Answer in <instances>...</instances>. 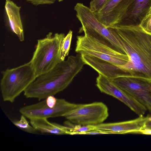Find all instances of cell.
Instances as JSON below:
<instances>
[{
    "instance_id": "7a4b0ae2",
    "label": "cell",
    "mask_w": 151,
    "mask_h": 151,
    "mask_svg": "<svg viewBox=\"0 0 151 151\" xmlns=\"http://www.w3.org/2000/svg\"><path fill=\"white\" fill-rule=\"evenodd\" d=\"M84 65L81 54L68 56L50 70L37 77L24 92V96L39 101L54 96L69 85Z\"/></svg>"
},
{
    "instance_id": "d4e9b609",
    "label": "cell",
    "mask_w": 151,
    "mask_h": 151,
    "mask_svg": "<svg viewBox=\"0 0 151 151\" xmlns=\"http://www.w3.org/2000/svg\"><path fill=\"white\" fill-rule=\"evenodd\" d=\"M58 0L59 1H63V0Z\"/></svg>"
},
{
    "instance_id": "30bf717a",
    "label": "cell",
    "mask_w": 151,
    "mask_h": 151,
    "mask_svg": "<svg viewBox=\"0 0 151 151\" xmlns=\"http://www.w3.org/2000/svg\"><path fill=\"white\" fill-rule=\"evenodd\" d=\"M96 85L101 92L118 99L139 116H143L147 110L145 107L121 89L111 79L99 74L96 79Z\"/></svg>"
},
{
    "instance_id": "3957f363",
    "label": "cell",
    "mask_w": 151,
    "mask_h": 151,
    "mask_svg": "<svg viewBox=\"0 0 151 151\" xmlns=\"http://www.w3.org/2000/svg\"><path fill=\"white\" fill-rule=\"evenodd\" d=\"M74 9L76 12V17L82 25L80 32H83L84 35L125 54L113 28L106 27L97 19L90 8L83 3H77Z\"/></svg>"
},
{
    "instance_id": "d6986e66",
    "label": "cell",
    "mask_w": 151,
    "mask_h": 151,
    "mask_svg": "<svg viewBox=\"0 0 151 151\" xmlns=\"http://www.w3.org/2000/svg\"><path fill=\"white\" fill-rule=\"evenodd\" d=\"M69 126L72 128L71 135L84 134L86 132L95 129L93 126L76 125L73 126L71 123Z\"/></svg>"
},
{
    "instance_id": "8992f818",
    "label": "cell",
    "mask_w": 151,
    "mask_h": 151,
    "mask_svg": "<svg viewBox=\"0 0 151 151\" xmlns=\"http://www.w3.org/2000/svg\"><path fill=\"white\" fill-rule=\"evenodd\" d=\"M75 51L82 55L93 56L121 66L129 61L126 54L120 52L97 40L87 36L77 37Z\"/></svg>"
},
{
    "instance_id": "ac0fdd59",
    "label": "cell",
    "mask_w": 151,
    "mask_h": 151,
    "mask_svg": "<svg viewBox=\"0 0 151 151\" xmlns=\"http://www.w3.org/2000/svg\"><path fill=\"white\" fill-rule=\"evenodd\" d=\"M73 35V31L70 30L63 38L60 47V57L62 61L65 60V57L69 53Z\"/></svg>"
},
{
    "instance_id": "52a82bcc",
    "label": "cell",
    "mask_w": 151,
    "mask_h": 151,
    "mask_svg": "<svg viewBox=\"0 0 151 151\" xmlns=\"http://www.w3.org/2000/svg\"><path fill=\"white\" fill-rule=\"evenodd\" d=\"M109 115L107 106L101 102L79 104L64 117L71 123L81 125L96 126L102 123Z\"/></svg>"
},
{
    "instance_id": "ba28073f",
    "label": "cell",
    "mask_w": 151,
    "mask_h": 151,
    "mask_svg": "<svg viewBox=\"0 0 151 151\" xmlns=\"http://www.w3.org/2000/svg\"><path fill=\"white\" fill-rule=\"evenodd\" d=\"M69 102L63 99H57L54 107L48 106L45 99L39 102L26 106L19 110L22 115L29 119L35 118H53L65 117L79 106Z\"/></svg>"
},
{
    "instance_id": "5b68a950",
    "label": "cell",
    "mask_w": 151,
    "mask_h": 151,
    "mask_svg": "<svg viewBox=\"0 0 151 151\" xmlns=\"http://www.w3.org/2000/svg\"><path fill=\"white\" fill-rule=\"evenodd\" d=\"M0 88L4 101L12 103L36 79L30 62L1 72Z\"/></svg>"
},
{
    "instance_id": "7402d4cb",
    "label": "cell",
    "mask_w": 151,
    "mask_h": 151,
    "mask_svg": "<svg viewBox=\"0 0 151 151\" xmlns=\"http://www.w3.org/2000/svg\"><path fill=\"white\" fill-rule=\"evenodd\" d=\"M35 5L40 4H50L54 3L57 0H26Z\"/></svg>"
},
{
    "instance_id": "9c48e42d",
    "label": "cell",
    "mask_w": 151,
    "mask_h": 151,
    "mask_svg": "<svg viewBox=\"0 0 151 151\" xmlns=\"http://www.w3.org/2000/svg\"><path fill=\"white\" fill-rule=\"evenodd\" d=\"M112 81L151 112V80L132 76H123Z\"/></svg>"
},
{
    "instance_id": "277c9868",
    "label": "cell",
    "mask_w": 151,
    "mask_h": 151,
    "mask_svg": "<svg viewBox=\"0 0 151 151\" xmlns=\"http://www.w3.org/2000/svg\"><path fill=\"white\" fill-rule=\"evenodd\" d=\"M65 37L64 33L50 32L46 37L37 40L35 50L29 61L37 76L51 70L62 61L60 47Z\"/></svg>"
},
{
    "instance_id": "2e32d148",
    "label": "cell",
    "mask_w": 151,
    "mask_h": 151,
    "mask_svg": "<svg viewBox=\"0 0 151 151\" xmlns=\"http://www.w3.org/2000/svg\"><path fill=\"white\" fill-rule=\"evenodd\" d=\"M47 119L35 118L29 120L31 125L38 132L42 133L58 135H71V127L50 122Z\"/></svg>"
},
{
    "instance_id": "4fadbf2b",
    "label": "cell",
    "mask_w": 151,
    "mask_h": 151,
    "mask_svg": "<svg viewBox=\"0 0 151 151\" xmlns=\"http://www.w3.org/2000/svg\"><path fill=\"white\" fill-rule=\"evenodd\" d=\"M147 117L139 116L133 120L120 122L101 123L93 126L95 129L110 132L111 134L140 133L144 129Z\"/></svg>"
},
{
    "instance_id": "7c38bea8",
    "label": "cell",
    "mask_w": 151,
    "mask_h": 151,
    "mask_svg": "<svg viewBox=\"0 0 151 151\" xmlns=\"http://www.w3.org/2000/svg\"><path fill=\"white\" fill-rule=\"evenodd\" d=\"M132 0H109L98 12L97 19L107 27H113L122 17Z\"/></svg>"
},
{
    "instance_id": "44dd1931",
    "label": "cell",
    "mask_w": 151,
    "mask_h": 151,
    "mask_svg": "<svg viewBox=\"0 0 151 151\" xmlns=\"http://www.w3.org/2000/svg\"><path fill=\"white\" fill-rule=\"evenodd\" d=\"M109 0H92L90 4V9L96 13L99 12Z\"/></svg>"
},
{
    "instance_id": "6da1fadb",
    "label": "cell",
    "mask_w": 151,
    "mask_h": 151,
    "mask_svg": "<svg viewBox=\"0 0 151 151\" xmlns=\"http://www.w3.org/2000/svg\"><path fill=\"white\" fill-rule=\"evenodd\" d=\"M116 32L129 62L119 66L127 76L151 80V35L139 26L112 27Z\"/></svg>"
},
{
    "instance_id": "9a60e30c",
    "label": "cell",
    "mask_w": 151,
    "mask_h": 151,
    "mask_svg": "<svg viewBox=\"0 0 151 151\" xmlns=\"http://www.w3.org/2000/svg\"><path fill=\"white\" fill-rule=\"evenodd\" d=\"M5 8L11 30L20 41L24 40L23 26L20 14V6H18L10 0H6Z\"/></svg>"
},
{
    "instance_id": "cb8c5ba5",
    "label": "cell",
    "mask_w": 151,
    "mask_h": 151,
    "mask_svg": "<svg viewBox=\"0 0 151 151\" xmlns=\"http://www.w3.org/2000/svg\"><path fill=\"white\" fill-rule=\"evenodd\" d=\"M140 134L151 135V129H143L141 131Z\"/></svg>"
},
{
    "instance_id": "8fae6325",
    "label": "cell",
    "mask_w": 151,
    "mask_h": 151,
    "mask_svg": "<svg viewBox=\"0 0 151 151\" xmlns=\"http://www.w3.org/2000/svg\"><path fill=\"white\" fill-rule=\"evenodd\" d=\"M151 10V0H132L122 17L111 27L139 26Z\"/></svg>"
},
{
    "instance_id": "e0dca14e",
    "label": "cell",
    "mask_w": 151,
    "mask_h": 151,
    "mask_svg": "<svg viewBox=\"0 0 151 151\" xmlns=\"http://www.w3.org/2000/svg\"><path fill=\"white\" fill-rule=\"evenodd\" d=\"M26 118L22 115L19 120H12V122L16 126L25 132L30 134H37L38 132L29 124Z\"/></svg>"
},
{
    "instance_id": "5bb4252c",
    "label": "cell",
    "mask_w": 151,
    "mask_h": 151,
    "mask_svg": "<svg viewBox=\"0 0 151 151\" xmlns=\"http://www.w3.org/2000/svg\"><path fill=\"white\" fill-rule=\"evenodd\" d=\"M81 55L85 64L90 66L99 74L107 78L113 79L119 77L127 76L124 71L119 66L96 57Z\"/></svg>"
},
{
    "instance_id": "ffe728a7",
    "label": "cell",
    "mask_w": 151,
    "mask_h": 151,
    "mask_svg": "<svg viewBox=\"0 0 151 151\" xmlns=\"http://www.w3.org/2000/svg\"><path fill=\"white\" fill-rule=\"evenodd\" d=\"M139 26L144 32L151 35V10L141 21Z\"/></svg>"
},
{
    "instance_id": "603a6c76",
    "label": "cell",
    "mask_w": 151,
    "mask_h": 151,
    "mask_svg": "<svg viewBox=\"0 0 151 151\" xmlns=\"http://www.w3.org/2000/svg\"><path fill=\"white\" fill-rule=\"evenodd\" d=\"M147 117L144 129H151V116Z\"/></svg>"
}]
</instances>
